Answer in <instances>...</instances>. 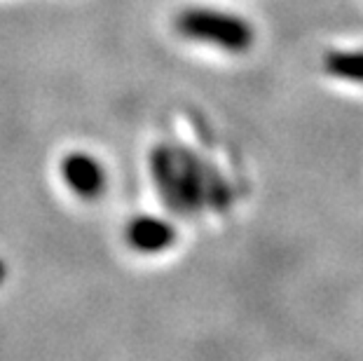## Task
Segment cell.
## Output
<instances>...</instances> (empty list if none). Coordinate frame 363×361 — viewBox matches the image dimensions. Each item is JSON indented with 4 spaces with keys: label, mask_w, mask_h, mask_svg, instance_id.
I'll use <instances>...</instances> for the list:
<instances>
[{
    "label": "cell",
    "mask_w": 363,
    "mask_h": 361,
    "mask_svg": "<svg viewBox=\"0 0 363 361\" xmlns=\"http://www.w3.org/2000/svg\"><path fill=\"white\" fill-rule=\"evenodd\" d=\"M59 172H61V179L66 183V188L71 190L75 197L91 202V199H99L104 195L106 183H108L106 169L94 155H89V152H84V150L68 152V155H64V160H61Z\"/></svg>",
    "instance_id": "3"
},
{
    "label": "cell",
    "mask_w": 363,
    "mask_h": 361,
    "mask_svg": "<svg viewBox=\"0 0 363 361\" xmlns=\"http://www.w3.org/2000/svg\"><path fill=\"white\" fill-rule=\"evenodd\" d=\"M174 28L185 40L211 45L228 55H244L256 43V30L249 19L216 7H185L176 14Z\"/></svg>",
    "instance_id": "2"
},
{
    "label": "cell",
    "mask_w": 363,
    "mask_h": 361,
    "mask_svg": "<svg viewBox=\"0 0 363 361\" xmlns=\"http://www.w3.org/2000/svg\"><path fill=\"white\" fill-rule=\"evenodd\" d=\"M3 279H5V263L0 260V282H3Z\"/></svg>",
    "instance_id": "6"
},
{
    "label": "cell",
    "mask_w": 363,
    "mask_h": 361,
    "mask_svg": "<svg viewBox=\"0 0 363 361\" xmlns=\"http://www.w3.org/2000/svg\"><path fill=\"white\" fill-rule=\"evenodd\" d=\"M323 71L330 78L363 84V50H330L323 55Z\"/></svg>",
    "instance_id": "5"
},
{
    "label": "cell",
    "mask_w": 363,
    "mask_h": 361,
    "mask_svg": "<svg viewBox=\"0 0 363 361\" xmlns=\"http://www.w3.org/2000/svg\"><path fill=\"white\" fill-rule=\"evenodd\" d=\"M125 240L131 251L143 256H157L169 251L179 240L176 226L162 216H136L127 223Z\"/></svg>",
    "instance_id": "4"
},
{
    "label": "cell",
    "mask_w": 363,
    "mask_h": 361,
    "mask_svg": "<svg viewBox=\"0 0 363 361\" xmlns=\"http://www.w3.org/2000/svg\"><path fill=\"white\" fill-rule=\"evenodd\" d=\"M150 176L162 204L181 216L204 209H228L233 190L228 181L185 145L157 143L150 150Z\"/></svg>",
    "instance_id": "1"
}]
</instances>
